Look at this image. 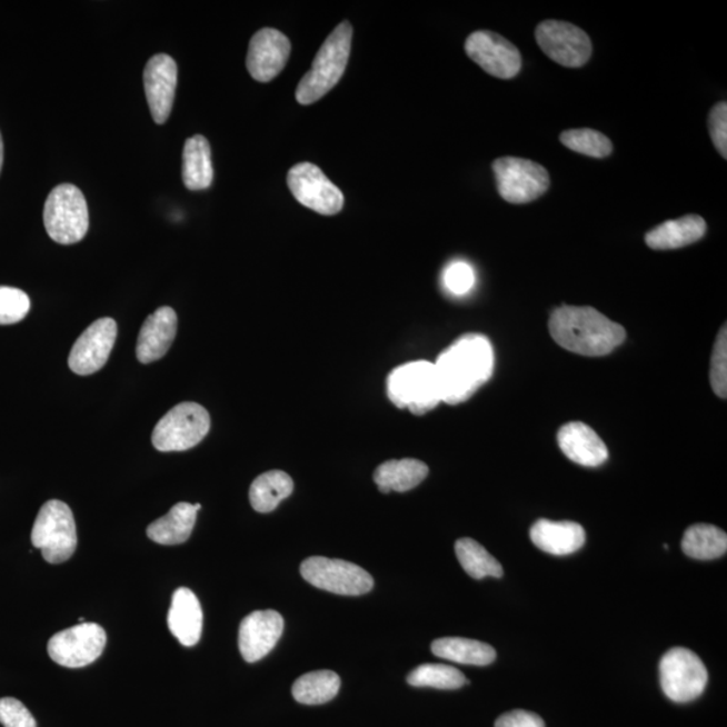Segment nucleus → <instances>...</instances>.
Segmentation results:
<instances>
[{
  "label": "nucleus",
  "instance_id": "c756f323",
  "mask_svg": "<svg viewBox=\"0 0 727 727\" xmlns=\"http://www.w3.org/2000/svg\"><path fill=\"white\" fill-rule=\"evenodd\" d=\"M340 687V676L322 669L298 678L292 686V697L302 705H323L336 698Z\"/></svg>",
  "mask_w": 727,
  "mask_h": 727
},
{
  "label": "nucleus",
  "instance_id": "c9c22d12",
  "mask_svg": "<svg viewBox=\"0 0 727 727\" xmlns=\"http://www.w3.org/2000/svg\"><path fill=\"white\" fill-rule=\"evenodd\" d=\"M444 285L452 296H465L474 289L476 273L465 261H452L444 271Z\"/></svg>",
  "mask_w": 727,
  "mask_h": 727
},
{
  "label": "nucleus",
  "instance_id": "473e14b6",
  "mask_svg": "<svg viewBox=\"0 0 727 727\" xmlns=\"http://www.w3.org/2000/svg\"><path fill=\"white\" fill-rule=\"evenodd\" d=\"M560 142L571 151L591 158H606L614 151V145L604 133L591 129L569 130L560 133Z\"/></svg>",
  "mask_w": 727,
  "mask_h": 727
},
{
  "label": "nucleus",
  "instance_id": "e433bc0d",
  "mask_svg": "<svg viewBox=\"0 0 727 727\" xmlns=\"http://www.w3.org/2000/svg\"><path fill=\"white\" fill-rule=\"evenodd\" d=\"M0 724L4 727H37L28 707L16 698H0Z\"/></svg>",
  "mask_w": 727,
  "mask_h": 727
},
{
  "label": "nucleus",
  "instance_id": "a211bd4d",
  "mask_svg": "<svg viewBox=\"0 0 727 727\" xmlns=\"http://www.w3.org/2000/svg\"><path fill=\"white\" fill-rule=\"evenodd\" d=\"M283 617L276 610H257L240 624L239 648L242 659L259 661L269 655L282 636Z\"/></svg>",
  "mask_w": 727,
  "mask_h": 727
},
{
  "label": "nucleus",
  "instance_id": "412c9836",
  "mask_svg": "<svg viewBox=\"0 0 727 727\" xmlns=\"http://www.w3.org/2000/svg\"><path fill=\"white\" fill-rule=\"evenodd\" d=\"M529 537L539 550L558 557L578 551L586 540L585 529L578 522L547 519L535 522Z\"/></svg>",
  "mask_w": 727,
  "mask_h": 727
},
{
  "label": "nucleus",
  "instance_id": "39448f33",
  "mask_svg": "<svg viewBox=\"0 0 727 727\" xmlns=\"http://www.w3.org/2000/svg\"><path fill=\"white\" fill-rule=\"evenodd\" d=\"M43 225L50 239L59 245H76L86 238L89 228L88 203L74 185L62 183L48 196Z\"/></svg>",
  "mask_w": 727,
  "mask_h": 727
},
{
  "label": "nucleus",
  "instance_id": "4be33fe9",
  "mask_svg": "<svg viewBox=\"0 0 727 727\" xmlns=\"http://www.w3.org/2000/svg\"><path fill=\"white\" fill-rule=\"evenodd\" d=\"M202 609L199 598L188 588L175 591L168 615V627L185 647H193L201 639Z\"/></svg>",
  "mask_w": 727,
  "mask_h": 727
},
{
  "label": "nucleus",
  "instance_id": "9d476101",
  "mask_svg": "<svg viewBox=\"0 0 727 727\" xmlns=\"http://www.w3.org/2000/svg\"><path fill=\"white\" fill-rule=\"evenodd\" d=\"M301 574L316 588L340 596H362L374 588L371 574L342 559L311 557L303 560Z\"/></svg>",
  "mask_w": 727,
  "mask_h": 727
},
{
  "label": "nucleus",
  "instance_id": "ea45409f",
  "mask_svg": "<svg viewBox=\"0 0 727 727\" xmlns=\"http://www.w3.org/2000/svg\"><path fill=\"white\" fill-rule=\"evenodd\" d=\"M3 158H4L3 139H2V133H0V171H2Z\"/></svg>",
  "mask_w": 727,
  "mask_h": 727
},
{
  "label": "nucleus",
  "instance_id": "bb28decb",
  "mask_svg": "<svg viewBox=\"0 0 727 727\" xmlns=\"http://www.w3.org/2000/svg\"><path fill=\"white\" fill-rule=\"evenodd\" d=\"M431 653L438 658L468 666H489L496 660V650L487 643L444 637L431 644Z\"/></svg>",
  "mask_w": 727,
  "mask_h": 727
},
{
  "label": "nucleus",
  "instance_id": "423d86ee",
  "mask_svg": "<svg viewBox=\"0 0 727 727\" xmlns=\"http://www.w3.org/2000/svg\"><path fill=\"white\" fill-rule=\"evenodd\" d=\"M31 544L40 548L48 564L67 562L78 548L72 509L60 500L44 502L31 531Z\"/></svg>",
  "mask_w": 727,
  "mask_h": 727
},
{
  "label": "nucleus",
  "instance_id": "dca6fc26",
  "mask_svg": "<svg viewBox=\"0 0 727 727\" xmlns=\"http://www.w3.org/2000/svg\"><path fill=\"white\" fill-rule=\"evenodd\" d=\"M291 53V43L282 31L261 29L251 38L247 69L252 79L270 82L282 72Z\"/></svg>",
  "mask_w": 727,
  "mask_h": 727
},
{
  "label": "nucleus",
  "instance_id": "f704fd0d",
  "mask_svg": "<svg viewBox=\"0 0 727 727\" xmlns=\"http://www.w3.org/2000/svg\"><path fill=\"white\" fill-rule=\"evenodd\" d=\"M710 381L714 392L720 399L727 395V329L720 328L711 356Z\"/></svg>",
  "mask_w": 727,
  "mask_h": 727
},
{
  "label": "nucleus",
  "instance_id": "a878e982",
  "mask_svg": "<svg viewBox=\"0 0 727 727\" xmlns=\"http://www.w3.org/2000/svg\"><path fill=\"white\" fill-rule=\"evenodd\" d=\"M182 180L189 190H206L213 182L212 151L208 139L191 137L182 152Z\"/></svg>",
  "mask_w": 727,
  "mask_h": 727
},
{
  "label": "nucleus",
  "instance_id": "f03ea898",
  "mask_svg": "<svg viewBox=\"0 0 727 727\" xmlns=\"http://www.w3.org/2000/svg\"><path fill=\"white\" fill-rule=\"evenodd\" d=\"M554 341L569 352L599 357L614 352L627 331L590 306H560L548 322Z\"/></svg>",
  "mask_w": 727,
  "mask_h": 727
},
{
  "label": "nucleus",
  "instance_id": "6e6552de",
  "mask_svg": "<svg viewBox=\"0 0 727 727\" xmlns=\"http://www.w3.org/2000/svg\"><path fill=\"white\" fill-rule=\"evenodd\" d=\"M660 685L666 697L687 704L704 694L709 674L697 654L681 647L669 649L660 660Z\"/></svg>",
  "mask_w": 727,
  "mask_h": 727
},
{
  "label": "nucleus",
  "instance_id": "cd10ccee",
  "mask_svg": "<svg viewBox=\"0 0 727 727\" xmlns=\"http://www.w3.org/2000/svg\"><path fill=\"white\" fill-rule=\"evenodd\" d=\"M295 490V481L282 470H270L255 478L250 501L255 511L270 514Z\"/></svg>",
  "mask_w": 727,
  "mask_h": 727
},
{
  "label": "nucleus",
  "instance_id": "4c0bfd02",
  "mask_svg": "<svg viewBox=\"0 0 727 727\" xmlns=\"http://www.w3.org/2000/svg\"><path fill=\"white\" fill-rule=\"evenodd\" d=\"M709 131L719 155L727 158V104L725 101L713 107L709 114Z\"/></svg>",
  "mask_w": 727,
  "mask_h": 727
},
{
  "label": "nucleus",
  "instance_id": "c85d7f7f",
  "mask_svg": "<svg viewBox=\"0 0 727 727\" xmlns=\"http://www.w3.org/2000/svg\"><path fill=\"white\" fill-rule=\"evenodd\" d=\"M681 548L687 557L694 559H717L727 551V535L716 526L695 525L687 528Z\"/></svg>",
  "mask_w": 727,
  "mask_h": 727
},
{
  "label": "nucleus",
  "instance_id": "aec40b11",
  "mask_svg": "<svg viewBox=\"0 0 727 727\" xmlns=\"http://www.w3.org/2000/svg\"><path fill=\"white\" fill-rule=\"evenodd\" d=\"M558 445L570 461L582 467L597 468L608 459V448L588 425L571 422L560 427Z\"/></svg>",
  "mask_w": 727,
  "mask_h": 727
},
{
  "label": "nucleus",
  "instance_id": "2f4dec72",
  "mask_svg": "<svg viewBox=\"0 0 727 727\" xmlns=\"http://www.w3.org/2000/svg\"><path fill=\"white\" fill-rule=\"evenodd\" d=\"M407 684L414 687L437 688V690H457L468 685V679L455 667L422 665L407 676Z\"/></svg>",
  "mask_w": 727,
  "mask_h": 727
},
{
  "label": "nucleus",
  "instance_id": "4468645a",
  "mask_svg": "<svg viewBox=\"0 0 727 727\" xmlns=\"http://www.w3.org/2000/svg\"><path fill=\"white\" fill-rule=\"evenodd\" d=\"M465 50L471 61L497 79H514L520 72L521 54L519 49L507 38L496 34L494 31H475L465 42Z\"/></svg>",
  "mask_w": 727,
  "mask_h": 727
},
{
  "label": "nucleus",
  "instance_id": "58836bf2",
  "mask_svg": "<svg viewBox=\"0 0 727 727\" xmlns=\"http://www.w3.org/2000/svg\"><path fill=\"white\" fill-rule=\"evenodd\" d=\"M544 718L526 710H514L497 718L495 727H545Z\"/></svg>",
  "mask_w": 727,
  "mask_h": 727
},
{
  "label": "nucleus",
  "instance_id": "7c9ffc66",
  "mask_svg": "<svg viewBox=\"0 0 727 727\" xmlns=\"http://www.w3.org/2000/svg\"><path fill=\"white\" fill-rule=\"evenodd\" d=\"M456 554L458 562L471 578H501L504 570L499 560L490 555L478 541L470 538L457 540Z\"/></svg>",
  "mask_w": 727,
  "mask_h": 727
},
{
  "label": "nucleus",
  "instance_id": "f3484780",
  "mask_svg": "<svg viewBox=\"0 0 727 727\" xmlns=\"http://www.w3.org/2000/svg\"><path fill=\"white\" fill-rule=\"evenodd\" d=\"M143 84L152 119L165 125L173 110L178 68L168 54L152 56L145 68Z\"/></svg>",
  "mask_w": 727,
  "mask_h": 727
},
{
  "label": "nucleus",
  "instance_id": "6ab92c4d",
  "mask_svg": "<svg viewBox=\"0 0 727 727\" xmlns=\"http://www.w3.org/2000/svg\"><path fill=\"white\" fill-rule=\"evenodd\" d=\"M177 327V312L169 306H162L146 318L138 337V360L150 364L162 359L175 341Z\"/></svg>",
  "mask_w": 727,
  "mask_h": 727
},
{
  "label": "nucleus",
  "instance_id": "f8f14e48",
  "mask_svg": "<svg viewBox=\"0 0 727 727\" xmlns=\"http://www.w3.org/2000/svg\"><path fill=\"white\" fill-rule=\"evenodd\" d=\"M287 185L299 203L317 213L333 216L343 208L342 191L316 165H296L287 175Z\"/></svg>",
  "mask_w": 727,
  "mask_h": 727
},
{
  "label": "nucleus",
  "instance_id": "5701e85b",
  "mask_svg": "<svg viewBox=\"0 0 727 727\" xmlns=\"http://www.w3.org/2000/svg\"><path fill=\"white\" fill-rule=\"evenodd\" d=\"M707 226L704 217L687 215L680 219L668 220L646 235V242L653 250H676L694 245L704 238Z\"/></svg>",
  "mask_w": 727,
  "mask_h": 727
},
{
  "label": "nucleus",
  "instance_id": "f257e3e1",
  "mask_svg": "<svg viewBox=\"0 0 727 727\" xmlns=\"http://www.w3.org/2000/svg\"><path fill=\"white\" fill-rule=\"evenodd\" d=\"M434 366L441 386L444 404H464L492 378V343L482 335H465L446 348Z\"/></svg>",
  "mask_w": 727,
  "mask_h": 727
},
{
  "label": "nucleus",
  "instance_id": "393cba45",
  "mask_svg": "<svg viewBox=\"0 0 727 727\" xmlns=\"http://www.w3.org/2000/svg\"><path fill=\"white\" fill-rule=\"evenodd\" d=\"M429 476V467L419 459H391L375 470L374 480L381 494L407 492Z\"/></svg>",
  "mask_w": 727,
  "mask_h": 727
},
{
  "label": "nucleus",
  "instance_id": "1a4fd4ad",
  "mask_svg": "<svg viewBox=\"0 0 727 727\" xmlns=\"http://www.w3.org/2000/svg\"><path fill=\"white\" fill-rule=\"evenodd\" d=\"M497 190L504 201L528 203L538 200L550 188V176L544 166L516 157L496 159L492 165Z\"/></svg>",
  "mask_w": 727,
  "mask_h": 727
},
{
  "label": "nucleus",
  "instance_id": "ddd939ff",
  "mask_svg": "<svg viewBox=\"0 0 727 727\" xmlns=\"http://www.w3.org/2000/svg\"><path fill=\"white\" fill-rule=\"evenodd\" d=\"M535 38L544 52L567 68H580L590 60V37L576 24L545 21L535 30Z\"/></svg>",
  "mask_w": 727,
  "mask_h": 727
},
{
  "label": "nucleus",
  "instance_id": "7ed1b4c3",
  "mask_svg": "<svg viewBox=\"0 0 727 727\" xmlns=\"http://www.w3.org/2000/svg\"><path fill=\"white\" fill-rule=\"evenodd\" d=\"M352 37V24L342 22L327 38L318 50L309 72L299 81L296 92L299 104L316 103L341 80L348 66Z\"/></svg>",
  "mask_w": 727,
  "mask_h": 727
},
{
  "label": "nucleus",
  "instance_id": "2eb2a0df",
  "mask_svg": "<svg viewBox=\"0 0 727 727\" xmlns=\"http://www.w3.org/2000/svg\"><path fill=\"white\" fill-rule=\"evenodd\" d=\"M118 325L112 318H100L74 342L69 355V368L76 375L88 376L106 366L117 341Z\"/></svg>",
  "mask_w": 727,
  "mask_h": 727
},
{
  "label": "nucleus",
  "instance_id": "72a5a7b5",
  "mask_svg": "<svg viewBox=\"0 0 727 727\" xmlns=\"http://www.w3.org/2000/svg\"><path fill=\"white\" fill-rule=\"evenodd\" d=\"M30 311V298L16 287L0 286V325L21 322Z\"/></svg>",
  "mask_w": 727,
  "mask_h": 727
},
{
  "label": "nucleus",
  "instance_id": "9b49d317",
  "mask_svg": "<svg viewBox=\"0 0 727 727\" xmlns=\"http://www.w3.org/2000/svg\"><path fill=\"white\" fill-rule=\"evenodd\" d=\"M106 643L103 627L94 623H82L56 634L48 643V654L57 665L81 668L99 659Z\"/></svg>",
  "mask_w": 727,
  "mask_h": 727
},
{
  "label": "nucleus",
  "instance_id": "b1692460",
  "mask_svg": "<svg viewBox=\"0 0 727 727\" xmlns=\"http://www.w3.org/2000/svg\"><path fill=\"white\" fill-rule=\"evenodd\" d=\"M201 504L178 502L163 518L151 522L148 537L158 545H182L190 538Z\"/></svg>",
  "mask_w": 727,
  "mask_h": 727
},
{
  "label": "nucleus",
  "instance_id": "20e7f679",
  "mask_svg": "<svg viewBox=\"0 0 727 727\" xmlns=\"http://www.w3.org/2000/svg\"><path fill=\"white\" fill-rule=\"evenodd\" d=\"M387 395L392 404L414 416L434 410L442 404L441 386L434 362L419 360L395 368L387 379Z\"/></svg>",
  "mask_w": 727,
  "mask_h": 727
},
{
  "label": "nucleus",
  "instance_id": "0eeeda50",
  "mask_svg": "<svg viewBox=\"0 0 727 727\" xmlns=\"http://www.w3.org/2000/svg\"><path fill=\"white\" fill-rule=\"evenodd\" d=\"M210 430L209 412L199 404L185 401L159 420L151 441L159 451H187L202 442Z\"/></svg>",
  "mask_w": 727,
  "mask_h": 727
}]
</instances>
